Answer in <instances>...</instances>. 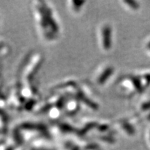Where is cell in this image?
I'll use <instances>...</instances> for the list:
<instances>
[{
  "mask_svg": "<svg viewBox=\"0 0 150 150\" xmlns=\"http://www.w3.org/2000/svg\"><path fill=\"white\" fill-rule=\"evenodd\" d=\"M38 35L45 43L55 42L61 35V26L57 15L47 1H33L32 5Z\"/></svg>",
  "mask_w": 150,
  "mask_h": 150,
  "instance_id": "obj_1",
  "label": "cell"
},
{
  "mask_svg": "<svg viewBox=\"0 0 150 150\" xmlns=\"http://www.w3.org/2000/svg\"><path fill=\"white\" fill-rule=\"evenodd\" d=\"M63 108L65 110L64 112L67 114V115H73L76 114L80 108L78 99H72L66 101L63 106Z\"/></svg>",
  "mask_w": 150,
  "mask_h": 150,
  "instance_id": "obj_2",
  "label": "cell"
},
{
  "mask_svg": "<svg viewBox=\"0 0 150 150\" xmlns=\"http://www.w3.org/2000/svg\"><path fill=\"white\" fill-rule=\"evenodd\" d=\"M111 29L108 25H105L102 31V44L104 50H108L111 46Z\"/></svg>",
  "mask_w": 150,
  "mask_h": 150,
  "instance_id": "obj_3",
  "label": "cell"
},
{
  "mask_svg": "<svg viewBox=\"0 0 150 150\" xmlns=\"http://www.w3.org/2000/svg\"><path fill=\"white\" fill-rule=\"evenodd\" d=\"M86 1H68L67 2V8L73 15H78L83 8Z\"/></svg>",
  "mask_w": 150,
  "mask_h": 150,
  "instance_id": "obj_4",
  "label": "cell"
},
{
  "mask_svg": "<svg viewBox=\"0 0 150 150\" xmlns=\"http://www.w3.org/2000/svg\"><path fill=\"white\" fill-rule=\"evenodd\" d=\"M112 73V67H108L104 70V73L99 75V78L97 79V83L98 84H103L105 82V81L107 80L108 76H110Z\"/></svg>",
  "mask_w": 150,
  "mask_h": 150,
  "instance_id": "obj_5",
  "label": "cell"
}]
</instances>
